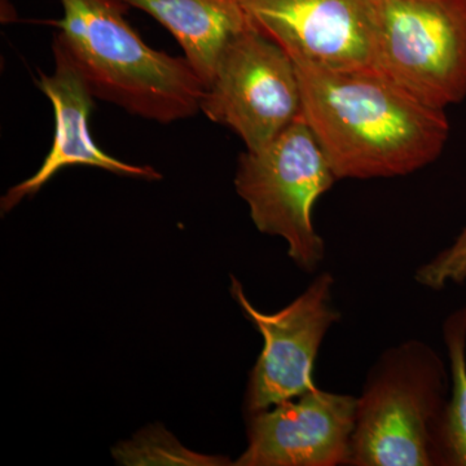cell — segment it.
<instances>
[{
  "label": "cell",
  "instance_id": "cell-1",
  "mask_svg": "<svg viewBox=\"0 0 466 466\" xmlns=\"http://www.w3.org/2000/svg\"><path fill=\"white\" fill-rule=\"evenodd\" d=\"M287 52L299 75L303 119L337 179L404 177L441 157L451 133L446 110L375 70L336 69Z\"/></svg>",
  "mask_w": 466,
  "mask_h": 466
},
{
  "label": "cell",
  "instance_id": "cell-2",
  "mask_svg": "<svg viewBox=\"0 0 466 466\" xmlns=\"http://www.w3.org/2000/svg\"><path fill=\"white\" fill-rule=\"evenodd\" d=\"M48 21L95 99L147 121L168 125L200 112L205 84L184 56L155 50L126 20L124 0H58Z\"/></svg>",
  "mask_w": 466,
  "mask_h": 466
},
{
  "label": "cell",
  "instance_id": "cell-3",
  "mask_svg": "<svg viewBox=\"0 0 466 466\" xmlns=\"http://www.w3.org/2000/svg\"><path fill=\"white\" fill-rule=\"evenodd\" d=\"M451 376L421 339L388 348L368 370L349 466H437Z\"/></svg>",
  "mask_w": 466,
  "mask_h": 466
},
{
  "label": "cell",
  "instance_id": "cell-4",
  "mask_svg": "<svg viewBox=\"0 0 466 466\" xmlns=\"http://www.w3.org/2000/svg\"><path fill=\"white\" fill-rule=\"evenodd\" d=\"M336 182L302 115L262 148L245 149L233 180L257 229L283 238L289 258L308 274L318 271L327 253L312 222V210Z\"/></svg>",
  "mask_w": 466,
  "mask_h": 466
},
{
  "label": "cell",
  "instance_id": "cell-5",
  "mask_svg": "<svg viewBox=\"0 0 466 466\" xmlns=\"http://www.w3.org/2000/svg\"><path fill=\"white\" fill-rule=\"evenodd\" d=\"M372 69L431 108L466 99V0H375Z\"/></svg>",
  "mask_w": 466,
  "mask_h": 466
},
{
  "label": "cell",
  "instance_id": "cell-6",
  "mask_svg": "<svg viewBox=\"0 0 466 466\" xmlns=\"http://www.w3.org/2000/svg\"><path fill=\"white\" fill-rule=\"evenodd\" d=\"M200 112L257 150L302 115L296 64L256 27L233 36L218 58Z\"/></svg>",
  "mask_w": 466,
  "mask_h": 466
},
{
  "label": "cell",
  "instance_id": "cell-7",
  "mask_svg": "<svg viewBox=\"0 0 466 466\" xmlns=\"http://www.w3.org/2000/svg\"><path fill=\"white\" fill-rule=\"evenodd\" d=\"M334 283L332 274L321 272L289 305L265 314L251 305L240 281L231 276L233 299L265 341L245 392L247 417L315 388L312 370L319 350L341 319L333 302Z\"/></svg>",
  "mask_w": 466,
  "mask_h": 466
},
{
  "label": "cell",
  "instance_id": "cell-8",
  "mask_svg": "<svg viewBox=\"0 0 466 466\" xmlns=\"http://www.w3.org/2000/svg\"><path fill=\"white\" fill-rule=\"evenodd\" d=\"M355 416L357 397L315 386L248 416V447L233 465H349Z\"/></svg>",
  "mask_w": 466,
  "mask_h": 466
},
{
  "label": "cell",
  "instance_id": "cell-9",
  "mask_svg": "<svg viewBox=\"0 0 466 466\" xmlns=\"http://www.w3.org/2000/svg\"><path fill=\"white\" fill-rule=\"evenodd\" d=\"M251 25L287 51L336 69H372L375 0H238Z\"/></svg>",
  "mask_w": 466,
  "mask_h": 466
},
{
  "label": "cell",
  "instance_id": "cell-10",
  "mask_svg": "<svg viewBox=\"0 0 466 466\" xmlns=\"http://www.w3.org/2000/svg\"><path fill=\"white\" fill-rule=\"evenodd\" d=\"M55 67L51 75L41 73L36 87L51 101L55 113V135L50 152L39 170L8 189L2 198V213H9L24 198L36 195L43 186L67 167H92L109 173L144 180H159L155 167L133 165L112 157L92 139L90 116L95 97L56 41L52 43Z\"/></svg>",
  "mask_w": 466,
  "mask_h": 466
},
{
  "label": "cell",
  "instance_id": "cell-11",
  "mask_svg": "<svg viewBox=\"0 0 466 466\" xmlns=\"http://www.w3.org/2000/svg\"><path fill=\"white\" fill-rule=\"evenodd\" d=\"M167 27L207 87L227 43L253 26L238 0H124Z\"/></svg>",
  "mask_w": 466,
  "mask_h": 466
},
{
  "label": "cell",
  "instance_id": "cell-12",
  "mask_svg": "<svg viewBox=\"0 0 466 466\" xmlns=\"http://www.w3.org/2000/svg\"><path fill=\"white\" fill-rule=\"evenodd\" d=\"M450 360L451 397L437 444V466H466V305L441 327Z\"/></svg>",
  "mask_w": 466,
  "mask_h": 466
},
{
  "label": "cell",
  "instance_id": "cell-13",
  "mask_svg": "<svg viewBox=\"0 0 466 466\" xmlns=\"http://www.w3.org/2000/svg\"><path fill=\"white\" fill-rule=\"evenodd\" d=\"M119 465H233L222 456H208L186 449L174 435L161 425L143 429L133 440L122 441L112 450Z\"/></svg>",
  "mask_w": 466,
  "mask_h": 466
},
{
  "label": "cell",
  "instance_id": "cell-14",
  "mask_svg": "<svg viewBox=\"0 0 466 466\" xmlns=\"http://www.w3.org/2000/svg\"><path fill=\"white\" fill-rule=\"evenodd\" d=\"M415 280L420 287L433 290L466 283V227L451 247L416 269Z\"/></svg>",
  "mask_w": 466,
  "mask_h": 466
}]
</instances>
